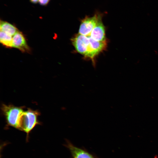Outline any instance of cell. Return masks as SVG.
<instances>
[{
	"mask_svg": "<svg viewBox=\"0 0 158 158\" xmlns=\"http://www.w3.org/2000/svg\"><path fill=\"white\" fill-rule=\"evenodd\" d=\"M40 112L37 110L28 109L24 111L19 121V130L23 131L26 133V140L28 139L29 133L37 125L40 123L38 119Z\"/></svg>",
	"mask_w": 158,
	"mask_h": 158,
	"instance_id": "1",
	"label": "cell"
},
{
	"mask_svg": "<svg viewBox=\"0 0 158 158\" xmlns=\"http://www.w3.org/2000/svg\"><path fill=\"white\" fill-rule=\"evenodd\" d=\"M25 108L24 107L2 104L1 109L6 119L7 126H11L18 130L19 119Z\"/></svg>",
	"mask_w": 158,
	"mask_h": 158,
	"instance_id": "2",
	"label": "cell"
},
{
	"mask_svg": "<svg viewBox=\"0 0 158 158\" xmlns=\"http://www.w3.org/2000/svg\"><path fill=\"white\" fill-rule=\"evenodd\" d=\"M102 16V13L96 12L92 17L86 16L81 20L78 33L85 36H90L99 19Z\"/></svg>",
	"mask_w": 158,
	"mask_h": 158,
	"instance_id": "3",
	"label": "cell"
},
{
	"mask_svg": "<svg viewBox=\"0 0 158 158\" xmlns=\"http://www.w3.org/2000/svg\"><path fill=\"white\" fill-rule=\"evenodd\" d=\"M65 146L69 150L73 158H97L85 149L75 146L68 140Z\"/></svg>",
	"mask_w": 158,
	"mask_h": 158,
	"instance_id": "4",
	"label": "cell"
},
{
	"mask_svg": "<svg viewBox=\"0 0 158 158\" xmlns=\"http://www.w3.org/2000/svg\"><path fill=\"white\" fill-rule=\"evenodd\" d=\"M13 47L23 52H29L30 50L25 36L22 32L18 31L13 37Z\"/></svg>",
	"mask_w": 158,
	"mask_h": 158,
	"instance_id": "5",
	"label": "cell"
},
{
	"mask_svg": "<svg viewBox=\"0 0 158 158\" xmlns=\"http://www.w3.org/2000/svg\"><path fill=\"white\" fill-rule=\"evenodd\" d=\"M102 16L99 19L90 36L94 40L99 42L106 41L105 28L102 21Z\"/></svg>",
	"mask_w": 158,
	"mask_h": 158,
	"instance_id": "6",
	"label": "cell"
},
{
	"mask_svg": "<svg viewBox=\"0 0 158 158\" xmlns=\"http://www.w3.org/2000/svg\"><path fill=\"white\" fill-rule=\"evenodd\" d=\"M0 31L11 36L14 35L18 31L17 28L13 25L5 21L0 20Z\"/></svg>",
	"mask_w": 158,
	"mask_h": 158,
	"instance_id": "7",
	"label": "cell"
},
{
	"mask_svg": "<svg viewBox=\"0 0 158 158\" xmlns=\"http://www.w3.org/2000/svg\"><path fill=\"white\" fill-rule=\"evenodd\" d=\"M0 42L3 46L8 48L13 47V38L10 35L0 31Z\"/></svg>",
	"mask_w": 158,
	"mask_h": 158,
	"instance_id": "8",
	"label": "cell"
},
{
	"mask_svg": "<svg viewBox=\"0 0 158 158\" xmlns=\"http://www.w3.org/2000/svg\"><path fill=\"white\" fill-rule=\"evenodd\" d=\"M50 0H39V3L41 6H46L47 5Z\"/></svg>",
	"mask_w": 158,
	"mask_h": 158,
	"instance_id": "9",
	"label": "cell"
},
{
	"mask_svg": "<svg viewBox=\"0 0 158 158\" xmlns=\"http://www.w3.org/2000/svg\"><path fill=\"white\" fill-rule=\"evenodd\" d=\"M30 2L33 4H36L39 2V0H29Z\"/></svg>",
	"mask_w": 158,
	"mask_h": 158,
	"instance_id": "10",
	"label": "cell"
}]
</instances>
